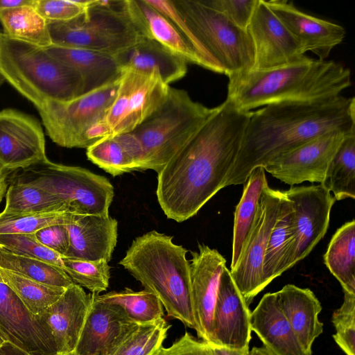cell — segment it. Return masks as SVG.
Listing matches in <instances>:
<instances>
[{"instance_id": "cell-33", "label": "cell", "mask_w": 355, "mask_h": 355, "mask_svg": "<svg viewBox=\"0 0 355 355\" xmlns=\"http://www.w3.org/2000/svg\"><path fill=\"white\" fill-rule=\"evenodd\" d=\"M320 184L336 200L355 198V132L343 140Z\"/></svg>"}, {"instance_id": "cell-43", "label": "cell", "mask_w": 355, "mask_h": 355, "mask_svg": "<svg viewBox=\"0 0 355 355\" xmlns=\"http://www.w3.org/2000/svg\"><path fill=\"white\" fill-rule=\"evenodd\" d=\"M343 292V302L332 314L333 338L346 355H355V295Z\"/></svg>"}, {"instance_id": "cell-46", "label": "cell", "mask_w": 355, "mask_h": 355, "mask_svg": "<svg viewBox=\"0 0 355 355\" xmlns=\"http://www.w3.org/2000/svg\"><path fill=\"white\" fill-rule=\"evenodd\" d=\"M34 234L42 245L62 257H65L69 246V236L64 225L48 226Z\"/></svg>"}, {"instance_id": "cell-20", "label": "cell", "mask_w": 355, "mask_h": 355, "mask_svg": "<svg viewBox=\"0 0 355 355\" xmlns=\"http://www.w3.org/2000/svg\"><path fill=\"white\" fill-rule=\"evenodd\" d=\"M191 255L190 277L196 332L200 338L210 343L220 277L226 261L217 250L200 243Z\"/></svg>"}, {"instance_id": "cell-47", "label": "cell", "mask_w": 355, "mask_h": 355, "mask_svg": "<svg viewBox=\"0 0 355 355\" xmlns=\"http://www.w3.org/2000/svg\"><path fill=\"white\" fill-rule=\"evenodd\" d=\"M156 355H212V353L207 342L198 340L186 331L170 347H162Z\"/></svg>"}, {"instance_id": "cell-48", "label": "cell", "mask_w": 355, "mask_h": 355, "mask_svg": "<svg viewBox=\"0 0 355 355\" xmlns=\"http://www.w3.org/2000/svg\"><path fill=\"white\" fill-rule=\"evenodd\" d=\"M212 355H249L250 350L230 349L208 343Z\"/></svg>"}, {"instance_id": "cell-49", "label": "cell", "mask_w": 355, "mask_h": 355, "mask_svg": "<svg viewBox=\"0 0 355 355\" xmlns=\"http://www.w3.org/2000/svg\"><path fill=\"white\" fill-rule=\"evenodd\" d=\"M0 355H31L26 351L9 341H5L0 346Z\"/></svg>"}, {"instance_id": "cell-9", "label": "cell", "mask_w": 355, "mask_h": 355, "mask_svg": "<svg viewBox=\"0 0 355 355\" xmlns=\"http://www.w3.org/2000/svg\"><path fill=\"white\" fill-rule=\"evenodd\" d=\"M9 184L35 186L58 198L72 214L109 216L114 187L104 176L47 160L10 173Z\"/></svg>"}, {"instance_id": "cell-32", "label": "cell", "mask_w": 355, "mask_h": 355, "mask_svg": "<svg viewBox=\"0 0 355 355\" xmlns=\"http://www.w3.org/2000/svg\"><path fill=\"white\" fill-rule=\"evenodd\" d=\"M0 23L2 33L10 37L44 48L52 44L47 22L33 3L0 10Z\"/></svg>"}, {"instance_id": "cell-52", "label": "cell", "mask_w": 355, "mask_h": 355, "mask_svg": "<svg viewBox=\"0 0 355 355\" xmlns=\"http://www.w3.org/2000/svg\"><path fill=\"white\" fill-rule=\"evenodd\" d=\"M249 355H274L267 347L264 345L261 347H253L250 350Z\"/></svg>"}, {"instance_id": "cell-21", "label": "cell", "mask_w": 355, "mask_h": 355, "mask_svg": "<svg viewBox=\"0 0 355 355\" xmlns=\"http://www.w3.org/2000/svg\"><path fill=\"white\" fill-rule=\"evenodd\" d=\"M265 3L300 43L304 53L311 51L325 60L344 40L343 26L308 15L286 0H264Z\"/></svg>"}, {"instance_id": "cell-55", "label": "cell", "mask_w": 355, "mask_h": 355, "mask_svg": "<svg viewBox=\"0 0 355 355\" xmlns=\"http://www.w3.org/2000/svg\"><path fill=\"white\" fill-rule=\"evenodd\" d=\"M0 282H3L1 275H0Z\"/></svg>"}, {"instance_id": "cell-16", "label": "cell", "mask_w": 355, "mask_h": 355, "mask_svg": "<svg viewBox=\"0 0 355 355\" xmlns=\"http://www.w3.org/2000/svg\"><path fill=\"white\" fill-rule=\"evenodd\" d=\"M283 191L293 207L295 265L307 257L325 235L336 200L321 184L291 186Z\"/></svg>"}, {"instance_id": "cell-27", "label": "cell", "mask_w": 355, "mask_h": 355, "mask_svg": "<svg viewBox=\"0 0 355 355\" xmlns=\"http://www.w3.org/2000/svg\"><path fill=\"white\" fill-rule=\"evenodd\" d=\"M126 6L132 21L145 37L155 40L187 62L200 65L182 35L164 15L146 0H126Z\"/></svg>"}, {"instance_id": "cell-38", "label": "cell", "mask_w": 355, "mask_h": 355, "mask_svg": "<svg viewBox=\"0 0 355 355\" xmlns=\"http://www.w3.org/2000/svg\"><path fill=\"white\" fill-rule=\"evenodd\" d=\"M169 328L164 318L154 322L137 324L112 355H156Z\"/></svg>"}, {"instance_id": "cell-41", "label": "cell", "mask_w": 355, "mask_h": 355, "mask_svg": "<svg viewBox=\"0 0 355 355\" xmlns=\"http://www.w3.org/2000/svg\"><path fill=\"white\" fill-rule=\"evenodd\" d=\"M69 213L8 214L0 213V235L35 234L48 226L64 225Z\"/></svg>"}, {"instance_id": "cell-37", "label": "cell", "mask_w": 355, "mask_h": 355, "mask_svg": "<svg viewBox=\"0 0 355 355\" xmlns=\"http://www.w3.org/2000/svg\"><path fill=\"white\" fill-rule=\"evenodd\" d=\"M0 268L50 286L67 288L74 284L60 268L36 259L16 254L1 247Z\"/></svg>"}, {"instance_id": "cell-4", "label": "cell", "mask_w": 355, "mask_h": 355, "mask_svg": "<svg viewBox=\"0 0 355 355\" xmlns=\"http://www.w3.org/2000/svg\"><path fill=\"white\" fill-rule=\"evenodd\" d=\"M187 250L155 230L136 237L119 264L160 300L168 317L197 331Z\"/></svg>"}, {"instance_id": "cell-2", "label": "cell", "mask_w": 355, "mask_h": 355, "mask_svg": "<svg viewBox=\"0 0 355 355\" xmlns=\"http://www.w3.org/2000/svg\"><path fill=\"white\" fill-rule=\"evenodd\" d=\"M334 131L355 132L354 97L279 101L252 112L224 187L244 184L255 168Z\"/></svg>"}, {"instance_id": "cell-36", "label": "cell", "mask_w": 355, "mask_h": 355, "mask_svg": "<svg viewBox=\"0 0 355 355\" xmlns=\"http://www.w3.org/2000/svg\"><path fill=\"white\" fill-rule=\"evenodd\" d=\"M0 275L3 282L35 315H40L55 302L66 289L47 285L1 268H0Z\"/></svg>"}, {"instance_id": "cell-29", "label": "cell", "mask_w": 355, "mask_h": 355, "mask_svg": "<svg viewBox=\"0 0 355 355\" xmlns=\"http://www.w3.org/2000/svg\"><path fill=\"white\" fill-rule=\"evenodd\" d=\"M45 49L80 72L84 80L85 94L118 79L122 73L121 67L112 55L55 44Z\"/></svg>"}, {"instance_id": "cell-35", "label": "cell", "mask_w": 355, "mask_h": 355, "mask_svg": "<svg viewBox=\"0 0 355 355\" xmlns=\"http://www.w3.org/2000/svg\"><path fill=\"white\" fill-rule=\"evenodd\" d=\"M103 302L120 306L134 322L141 324L154 322L164 317L163 306L159 298L148 290L134 291L125 288L120 291L96 294Z\"/></svg>"}, {"instance_id": "cell-17", "label": "cell", "mask_w": 355, "mask_h": 355, "mask_svg": "<svg viewBox=\"0 0 355 355\" xmlns=\"http://www.w3.org/2000/svg\"><path fill=\"white\" fill-rule=\"evenodd\" d=\"M0 334L31 355H55L56 344L48 327L33 315L4 282H0Z\"/></svg>"}, {"instance_id": "cell-23", "label": "cell", "mask_w": 355, "mask_h": 355, "mask_svg": "<svg viewBox=\"0 0 355 355\" xmlns=\"http://www.w3.org/2000/svg\"><path fill=\"white\" fill-rule=\"evenodd\" d=\"M91 300L92 294H86L80 286L74 283L37 315L53 335L57 354L75 351Z\"/></svg>"}, {"instance_id": "cell-30", "label": "cell", "mask_w": 355, "mask_h": 355, "mask_svg": "<svg viewBox=\"0 0 355 355\" xmlns=\"http://www.w3.org/2000/svg\"><path fill=\"white\" fill-rule=\"evenodd\" d=\"M265 172L263 167H257L251 171L236 207L231 269L235 267L241 255L257 216L262 191L268 185Z\"/></svg>"}, {"instance_id": "cell-12", "label": "cell", "mask_w": 355, "mask_h": 355, "mask_svg": "<svg viewBox=\"0 0 355 355\" xmlns=\"http://www.w3.org/2000/svg\"><path fill=\"white\" fill-rule=\"evenodd\" d=\"M283 191L267 185L262 191L251 232L235 267L231 269L233 281L249 305L266 286L263 264L266 248L277 220Z\"/></svg>"}, {"instance_id": "cell-53", "label": "cell", "mask_w": 355, "mask_h": 355, "mask_svg": "<svg viewBox=\"0 0 355 355\" xmlns=\"http://www.w3.org/2000/svg\"><path fill=\"white\" fill-rule=\"evenodd\" d=\"M55 355H78L75 352L65 354H56Z\"/></svg>"}, {"instance_id": "cell-26", "label": "cell", "mask_w": 355, "mask_h": 355, "mask_svg": "<svg viewBox=\"0 0 355 355\" xmlns=\"http://www.w3.org/2000/svg\"><path fill=\"white\" fill-rule=\"evenodd\" d=\"M121 69L157 73L168 85L183 78L187 62L159 42L146 37L114 55Z\"/></svg>"}, {"instance_id": "cell-24", "label": "cell", "mask_w": 355, "mask_h": 355, "mask_svg": "<svg viewBox=\"0 0 355 355\" xmlns=\"http://www.w3.org/2000/svg\"><path fill=\"white\" fill-rule=\"evenodd\" d=\"M251 330L274 355H312L302 347L283 314L276 292L265 294L250 313Z\"/></svg>"}, {"instance_id": "cell-8", "label": "cell", "mask_w": 355, "mask_h": 355, "mask_svg": "<svg viewBox=\"0 0 355 355\" xmlns=\"http://www.w3.org/2000/svg\"><path fill=\"white\" fill-rule=\"evenodd\" d=\"M52 44L115 55L145 37L132 21L126 0H96L82 15L47 22Z\"/></svg>"}, {"instance_id": "cell-7", "label": "cell", "mask_w": 355, "mask_h": 355, "mask_svg": "<svg viewBox=\"0 0 355 355\" xmlns=\"http://www.w3.org/2000/svg\"><path fill=\"white\" fill-rule=\"evenodd\" d=\"M216 110L194 101L187 91L170 87L160 107L130 132L141 149L140 170L159 173Z\"/></svg>"}, {"instance_id": "cell-50", "label": "cell", "mask_w": 355, "mask_h": 355, "mask_svg": "<svg viewBox=\"0 0 355 355\" xmlns=\"http://www.w3.org/2000/svg\"><path fill=\"white\" fill-rule=\"evenodd\" d=\"M12 171L3 168L0 164V203L6 195L9 184L8 178Z\"/></svg>"}, {"instance_id": "cell-1", "label": "cell", "mask_w": 355, "mask_h": 355, "mask_svg": "<svg viewBox=\"0 0 355 355\" xmlns=\"http://www.w3.org/2000/svg\"><path fill=\"white\" fill-rule=\"evenodd\" d=\"M252 112L225 100L157 173L156 195L168 218L188 220L224 188Z\"/></svg>"}, {"instance_id": "cell-22", "label": "cell", "mask_w": 355, "mask_h": 355, "mask_svg": "<svg viewBox=\"0 0 355 355\" xmlns=\"http://www.w3.org/2000/svg\"><path fill=\"white\" fill-rule=\"evenodd\" d=\"M69 236L65 257L110 261L116 245L118 222L109 216L69 214Z\"/></svg>"}, {"instance_id": "cell-15", "label": "cell", "mask_w": 355, "mask_h": 355, "mask_svg": "<svg viewBox=\"0 0 355 355\" xmlns=\"http://www.w3.org/2000/svg\"><path fill=\"white\" fill-rule=\"evenodd\" d=\"M47 160L38 120L14 109L0 111V164L12 172Z\"/></svg>"}, {"instance_id": "cell-14", "label": "cell", "mask_w": 355, "mask_h": 355, "mask_svg": "<svg viewBox=\"0 0 355 355\" xmlns=\"http://www.w3.org/2000/svg\"><path fill=\"white\" fill-rule=\"evenodd\" d=\"M355 132L334 131L320 135L267 164L265 171L293 186L303 182L322 184L339 146Z\"/></svg>"}, {"instance_id": "cell-56", "label": "cell", "mask_w": 355, "mask_h": 355, "mask_svg": "<svg viewBox=\"0 0 355 355\" xmlns=\"http://www.w3.org/2000/svg\"><path fill=\"white\" fill-rule=\"evenodd\" d=\"M1 247V246H0Z\"/></svg>"}, {"instance_id": "cell-5", "label": "cell", "mask_w": 355, "mask_h": 355, "mask_svg": "<svg viewBox=\"0 0 355 355\" xmlns=\"http://www.w3.org/2000/svg\"><path fill=\"white\" fill-rule=\"evenodd\" d=\"M0 82L12 86L37 108L85 94L83 76L44 47L0 32Z\"/></svg>"}, {"instance_id": "cell-42", "label": "cell", "mask_w": 355, "mask_h": 355, "mask_svg": "<svg viewBox=\"0 0 355 355\" xmlns=\"http://www.w3.org/2000/svg\"><path fill=\"white\" fill-rule=\"evenodd\" d=\"M0 246L16 254L36 259L63 270L62 257L40 243L34 234L0 235Z\"/></svg>"}, {"instance_id": "cell-19", "label": "cell", "mask_w": 355, "mask_h": 355, "mask_svg": "<svg viewBox=\"0 0 355 355\" xmlns=\"http://www.w3.org/2000/svg\"><path fill=\"white\" fill-rule=\"evenodd\" d=\"M119 305L92 300L75 352L78 355H112L137 326Z\"/></svg>"}, {"instance_id": "cell-25", "label": "cell", "mask_w": 355, "mask_h": 355, "mask_svg": "<svg viewBox=\"0 0 355 355\" xmlns=\"http://www.w3.org/2000/svg\"><path fill=\"white\" fill-rule=\"evenodd\" d=\"M279 306L302 347L312 354V345L322 333L318 319L322 306L309 288L287 284L276 292Z\"/></svg>"}, {"instance_id": "cell-54", "label": "cell", "mask_w": 355, "mask_h": 355, "mask_svg": "<svg viewBox=\"0 0 355 355\" xmlns=\"http://www.w3.org/2000/svg\"><path fill=\"white\" fill-rule=\"evenodd\" d=\"M3 342H5V340L3 339V338L2 337V336L0 334V346L2 345V343Z\"/></svg>"}, {"instance_id": "cell-6", "label": "cell", "mask_w": 355, "mask_h": 355, "mask_svg": "<svg viewBox=\"0 0 355 355\" xmlns=\"http://www.w3.org/2000/svg\"><path fill=\"white\" fill-rule=\"evenodd\" d=\"M173 3L193 34L200 66L229 77L252 69V41L243 30L201 0H173Z\"/></svg>"}, {"instance_id": "cell-34", "label": "cell", "mask_w": 355, "mask_h": 355, "mask_svg": "<svg viewBox=\"0 0 355 355\" xmlns=\"http://www.w3.org/2000/svg\"><path fill=\"white\" fill-rule=\"evenodd\" d=\"M2 211L8 214L69 213L66 205L53 194L35 186L17 183L10 184Z\"/></svg>"}, {"instance_id": "cell-18", "label": "cell", "mask_w": 355, "mask_h": 355, "mask_svg": "<svg viewBox=\"0 0 355 355\" xmlns=\"http://www.w3.org/2000/svg\"><path fill=\"white\" fill-rule=\"evenodd\" d=\"M250 313L248 305L236 286L230 270L225 266L220 277L209 344L250 350Z\"/></svg>"}, {"instance_id": "cell-3", "label": "cell", "mask_w": 355, "mask_h": 355, "mask_svg": "<svg viewBox=\"0 0 355 355\" xmlns=\"http://www.w3.org/2000/svg\"><path fill=\"white\" fill-rule=\"evenodd\" d=\"M351 85L350 69L333 60L307 58L269 70L229 77L226 100L241 111L286 101H315L340 95Z\"/></svg>"}, {"instance_id": "cell-40", "label": "cell", "mask_w": 355, "mask_h": 355, "mask_svg": "<svg viewBox=\"0 0 355 355\" xmlns=\"http://www.w3.org/2000/svg\"><path fill=\"white\" fill-rule=\"evenodd\" d=\"M92 163L115 177L135 171L132 161L115 136L103 137L87 148Z\"/></svg>"}, {"instance_id": "cell-10", "label": "cell", "mask_w": 355, "mask_h": 355, "mask_svg": "<svg viewBox=\"0 0 355 355\" xmlns=\"http://www.w3.org/2000/svg\"><path fill=\"white\" fill-rule=\"evenodd\" d=\"M120 77L71 101H49L37 107L50 139L62 147L87 148L90 144L87 132L104 119L115 98Z\"/></svg>"}, {"instance_id": "cell-11", "label": "cell", "mask_w": 355, "mask_h": 355, "mask_svg": "<svg viewBox=\"0 0 355 355\" xmlns=\"http://www.w3.org/2000/svg\"><path fill=\"white\" fill-rule=\"evenodd\" d=\"M169 88L157 73L122 69L115 98L103 119L111 136L133 131L165 101Z\"/></svg>"}, {"instance_id": "cell-39", "label": "cell", "mask_w": 355, "mask_h": 355, "mask_svg": "<svg viewBox=\"0 0 355 355\" xmlns=\"http://www.w3.org/2000/svg\"><path fill=\"white\" fill-rule=\"evenodd\" d=\"M63 270L72 281L98 295L109 286L110 266L104 259L89 261L62 257Z\"/></svg>"}, {"instance_id": "cell-44", "label": "cell", "mask_w": 355, "mask_h": 355, "mask_svg": "<svg viewBox=\"0 0 355 355\" xmlns=\"http://www.w3.org/2000/svg\"><path fill=\"white\" fill-rule=\"evenodd\" d=\"M91 1L33 0V6L46 22L72 20L85 12L92 4Z\"/></svg>"}, {"instance_id": "cell-13", "label": "cell", "mask_w": 355, "mask_h": 355, "mask_svg": "<svg viewBox=\"0 0 355 355\" xmlns=\"http://www.w3.org/2000/svg\"><path fill=\"white\" fill-rule=\"evenodd\" d=\"M254 51L252 70H269L306 59L300 43L265 3L258 0L247 28Z\"/></svg>"}, {"instance_id": "cell-51", "label": "cell", "mask_w": 355, "mask_h": 355, "mask_svg": "<svg viewBox=\"0 0 355 355\" xmlns=\"http://www.w3.org/2000/svg\"><path fill=\"white\" fill-rule=\"evenodd\" d=\"M33 0H0V10L31 4Z\"/></svg>"}, {"instance_id": "cell-28", "label": "cell", "mask_w": 355, "mask_h": 355, "mask_svg": "<svg viewBox=\"0 0 355 355\" xmlns=\"http://www.w3.org/2000/svg\"><path fill=\"white\" fill-rule=\"evenodd\" d=\"M295 239L293 204L283 191L278 216L263 259V276L266 287L294 266Z\"/></svg>"}, {"instance_id": "cell-45", "label": "cell", "mask_w": 355, "mask_h": 355, "mask_svg": "<svg viewBox=\"0 0 355 355\" xmlns=\"http://www.w3.org/2000/svg\"><path fill=\"white\" fill-rule=\"evenodd\" d=\"M238 27L247 31L258 0H201Z\"/></svg>"}, {"instance_id": "cell-31", "label": "cell", "mask_w": 355, "mask_h": 355, "mask_svg": "<svg viewBox=\"0 0 355 355\" xmlns=\"http://www.w3.org/2000/svg\"><path fill=\"white\" fill-rule=\"evenodd\" d=\"M324 261L343 291L355 295V220L347 222L333 235Z\"/></svg>"}]
</instances>
